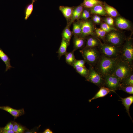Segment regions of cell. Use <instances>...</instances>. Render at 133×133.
Returning a JSON list of instances; mask_svg holds the SVG:
<instances>
[{"mask_svg":"<svg viewBox=\"0 0 133 133\" xmlns=\"http://www.w3.org/2000/svg\"><path fill=\"white\" fill-rule=\"evenodd\" d=\"M133 67L121 60L117 65L113 74L121 81L126 77L133 74Z\"/></svg>","mask_w":133,"mask_h":133,"instance_id":"8992f818","label":"cell"},{"mask_svg":"<svg viewBox=\"0 0 133 133\" xmlns=\"http://www.w3.org/2000/svg\"><path fill=\"white\" fill-rule=\"evenodd\" d=\"M88 69V74L85 78L86 80L94 84L100 88L104 86V78L95 70L94 67L90 66Z\"/></svg>","mask_w":133,"mask_h":133,"instance_id":"52a82bcc","label":"cell"},{"mask_svg":"<svg viewBox=\"0 0 133 133\" xmlns=\"http://www.w3.org/2000/svg\"><path fill=\"white\" fill-rule=\"evenodd\" d=\"M33 3H32L28 4L25 8V20H27L31 14L33 10Z\"/></svg>","mask_w":133,"mask_h":133,"instance_id":"f1b7e54d","label":"cell"},{"mask_svg":"<svg viewBox=\"0 0 133 133\" xmlns=\"http://www.w3.org/2000/svg\"><path fill=\"white\" fill-rule=\"evenodd\" d=\"M74 7L60 6L59 9L66 20L67 24H69L72 16Z\"/></svg>","mask_w":133,"mask_h":133,"instance_id":"8fae6325","label":"cell"},{"mask_svg":"<svg viewBox=\"0 0 133 133\" xmlns=\"http://www.w3.org/2000/svg\"><path fill=\"white\" fill-rule=\"evenodd\" d=\"M0 58L5 65L6 68L5 72L7 71L8 70L12 68H14L11 65V60L9 57L0 48Z\"/></svg>","mask_w":133,"mask_h":133,"instance_id":"e0dca14e","label":"cell"},{"mask_svg":"<svg viewBox=\"0 0 133 133\" xmlns=\"http://www.w3.org/2000/svg\"><path fill=\"white\" fill-rule=\"evenodd\" d=\"M52 133L53 132L49 129L48 128L45 129L42 133Z\"/></svg>","mask_w":133,"mask_h":133,"instance_id":"f35d334b","label":"cell"},{"mask_svg":"<svg viewBox=\"0 0 133 133\" xmlns=\"http://www.w3.org/2000/svg\"><path fill=\"white\" fill-rule=\"evenodd\" d=\"M86 62V61L84 59L83 60L76 59L72 66L74 69L80 66H85V64Z\"/></svg>","mask_w":133,"mask_h":133,"instance_id":"1f68e13d","label":"cell"},{"mask_svg":"<svg viewBox=\"0 0 133 133\" xmlns=\"http://www.w3.org/2000/svg\"><path fill=\"white\" fill-rule=\"evenodd\" d=\"M104 9L109 16L113 17H115L119 15L117 10L113 7L108 4L105 2H103Z\"/></svg>","mask_w":133,"mask_h":133,"instance_id":"ffe728a7","label":"cell"},{"mask_svg":"<svg viewBox=\"0 0 133 133\" xmlns=\"http://www.w3.org/2000/svg\"><path fill=\"white\" fill-rule=\"evenodd\" d=\"M120 60V57L109 58L101 55L94 67L95 70L104 78L107 75L113 74Z\"/></svg>","mask_w":133,"mask_h":133,"instance_id":"6da1fadb","label":"cell"},{"mask_svg":"<svg viewBox=\"0 0 133 133\" xmlns=\"http://www.w3.org/2000/svg\"><path fill=\"white\" fill-rule=\"evenodd\" d=\"M70 26L69 25L67 24L66 26L63 30L62 33V38L65 39L69 44L73 35L72 32L70 29Z\"/></svg>","mask_w":133,"mask_h":133,"instance_id":"44dd1931","label":"cell"},{"mask_svg":"<svg viewBox=\"0 0 133 133\" xmlns=\"http://www.w3.org/2000/svg\"><path fill=\"white\" fill-rule=\"evenodd\" d=\"M37 0H32V2L34 3L35 1Z\"/></svg>","mask_w":133,"mask_h":133,"instance_id":"60d3db41","label":"cell"},{"mask_svg":"<svg viewBox=\"0 0 133 133\" xmlns=\"http://www.w3.org/2000/svg\"><path fill=\"white\" fill-rule=\"evenodd\" d=\"M126 37L124 32L117 29L107 33L104 43L121 47Z\"/></svg>","mask_w":133,"mask_h":133,"instance_id":"277c9868","label":"cell"},{"mask_svg":"<svg viewBox=\"0 0 133 133\" xmlns=\"http://www.w3.org/2000/svg\"><path fill=\"white\" fill-rule=\"evenodd\" d=\"M3 131V128H0V133H2Z\"/></svg>","mask_w":133,"mask_h":133,"instance_id":"ab89813d","label":"cell"},{"mask_svg":"<svg viewBox=\"0 0 133 133\" xmlns=\"http://www.w3.org/2000/svg\"><path fill=\"white\" fill-rule=\"evenodd\" d=\"M95 33L96 36L99 39L104 41L107 33L100 28H96L95 29Z\"/></svg>","mask_w":133,"mask_h":133,"instance_id":"4316f807","label":"cell"},{"mask_svg":"<svg viewBox=\"0 0 133 133\" xmlns=\"http://www.w3.org/2000/svg\"><path fill=\"white\" fill-rule=\"evenodd\" d=\"M28 130V129L25 127L14 122L13 130L15 133H24L26 131Z\"/></svg>","mask_w":133,"mask_h":133,"instance_id":"484cf974","label":"cell"},{"mask_svg":"<svg viewBox=\"0 0 133 133\" xmlns=\"http://www.w3.org/2000/svg\"><path fill=\"white\" fill-rule=\"evenodd\" d=\"M79 51L86 62L90 66H94L96 64L101 56L97 47H84Z\"/></svg>","mask_w":133,"mask_h":133,"instance_id":"3957f363","label":"cell"},{"mask_svg":"<svg viewBox=\"0 0 133 133\" xmlns=\"http://www.w3.org/2000/svg\"><path fill=\"white\" fill-rule=\"evenodd\" d=\"M15 133L13 130H3L2 133Z\"/></svg>","mask_w":133,"mask_h":133,"instance_id":"8d00e7d4","label":"cell"},{"mask_svg":"<svg viewBox=\"0 0 133 133\" xmlns=\"http://www.w3.org/2000/svg\"><path fill=\"white\" fill-rule=\"evenodd\" d=\"M103 3L97 4L90 8L91 13L102 16H108V15L104 9Z\"/></svg>","mask_w":133,"mask_h":133,"instance_id":"9a60e30c","label":"cell"},{"mask_svg":"<svg viewBox=\"0 0 133 133\" xmlns=\"http://www.w3.org/2000/svg\"><path fill=\"white\" fill-rule=\"evenodd\" d=\"M79 21L82 29L81 34L80 37L86 38L89 36H96L94 23L92 19L81 20Z\"/></svg>","mask_w":133,"mask_h":133,"instance_id":"ba28073f","label":"cell"},{"mask_svg":"<svg viewBox=\"0 0 133 133\" xmlns=\"http://www.w3.org/2000/svg\"><path fill=\"white\" fill-rule=\"evenodd\" d=\"M120 101L122 102V104L125 107L128 115L133 122L129 110L130 107L133 102V96H130L124 98L120 97Z\"/></svg>","mask_w":133,"mask_h":133,"instance_id":"2e32d148","label":"cell"},{"mask_svg":"<svg viewBox=\"0 0 133 133\" xmlns=\"http://www.w3.org/2000/svg\"><path fill=\"white\" fill-rule=\"evenodd\" d=\"M90 14L89 9L83 7L79 19L83 20L88 19L90 17Z\"/></svg>","mask_w":133,"mask_h":133,"instance_id":"f546056e","label":"cell"},{"mask_svg":"<svg viewBox=\"0 0 133 133\" xmlns=\"http://www.w3.org/2000/svg\"><path fill=\"white\" fill-rule=\"evenodd\" d=\"M92 21L93 23L96 24H99L100 23L97 20V19L94 17L93 16L92 17Z\"/></svg>","mask_w":133,"mask_h":133,"instance_id":"74e56055","label":"cell"},{"mask_svg":"<svg viewBox=\"0 0 133 133\" xmlns=\"http://www.w3.org/2000/svg\"><path fill=\"white\" fill-rule=\"evenodd\" d=\"M0 109L9 113L14 117V119L24 114L25 113L23 108L17 110L8 106H0Z\"/></svg>","mask_w":133,"mask_h":133,"instance_id":"7c38bea8","label":"cell"},{"mask_svg":"<svg viewBox=\"0 0 133 133\" xmlns=\"http://www.w3.org/2000/svg\"><path fill=\"white\" fill-rule=\"evenodd\" d=\"M86 42L84 47H97L100 44L101 41L96 36H89L86 38Z\"/></svg>","mask_w":133,"mask_h":133,"instance_id":"4fadbf2b","label":"cell"},{"mask_svg":"<svg viewBox=\"0 0 133 133\" xmlns=\"http://www.w3.org/2000/svg\"><path fill=\"white\" fill-rule=\"evenodd\" d=\"M104 22L109 25L114 27V20L112 17L110 16H108L102 18Z\"/></svg>","mask_w":133,"mask_h":133,"instance_id":"d6a6232c","label":"cell"},{"mask_svg":"<svg viewBox=\"0 0 133 133\" xmlns=\"http://www.w3.org/2000/svg\"><path fill=\"white\" fill-rule=\"evenodd\" d=\"M75 69L80 75L85 78L87 76L89 73V69L86 68L85 66L79 67Z\"/></svg>","mask_w":133,"mask_h":133,"instance_id":"83f0119b","label":"cell"},{"mask_svg":"<svg viewBox=\"0 0 133 133\" xmlns=\"http://www.w3.org/2000/svg\"><path fill=\"white\" fill-rule=\"evenodd\" d=\"M119 90L123 91L129 94H133V85L121 87Z\"/></svg>","mask_w":133,"mask_h":133,"instance_id":"836d02e7","label":"cell"},{"mask_svg":"<svg viewBox=\"0 0 133 133\" xmlns=\"http://www.w3.org/2000/svg\"><path fill=\"white\" fill-rule=\"evenodd\" d=\"M100 89L92 98L89 100V102L94 99L98 98L103 97L110 93L112 91L105 87L103 86L100 88Z\"/></svg>","mask_w":133,"mask_h":133,"instance_id":"ac0fdd59","label":"cell"},{"mask_svg":"<svg viewBox=\"0 0 133 133\" xmlns=\"http://www.w3.org/2000/svg\"><path fill=\"white\" fill-rule=\"evenodd\" d=\"M132 85H133V74L122 79L120 84V87Z\"/></svg>","mask_w":133,"mask_h":133,"instance_id":"d4e9b609","label":"cell"},{"mask_svg":"<svg viewBox=\"0 0 133 133\" xmlns=\"http://www.w3.org/2000/svg\"><path fill=\"white\" fill-rule=\"evenodd\" d=\"M103 3L102 1L99 0H84L81 4L83 7L90 9L97 4Z\"/></svg>","mask_w":133,"mask_h":133,"instance_id":"7402d4cb","label":"cell"},{"mask_svg":"<svg viewBox=\"0 0 133 133\" xmlns=\"http://www.w3.org/2000/svg\"><path fill=\"white\" fill-rule=\"evenodd\" d=\"M74 51L73 50L70 52H67L64 55L66 62L68 64L72 66L76 59L74 54Z\"/></svg>","mask_w":133,"mask_h":133,"instance_id":"cb8c5ba5","label":"cell"},{"mask_svg":"<svg viewBox=\"0 0 133 133\" xmlns=\"http://www.w3.org/2000/svg\"><path fill=\"white\" fill-rule=\"evenodd\" d=\"M73 22V35L74 36L80 37L81 35L82 29L81 25L79 20Z\"/></svg>","mask_w":133,"mask_h":133,"instance_id":"603a6c76","label":"cell"},{"mask_svg":"<svg viewBox=\"0 0 133 133\" xmlns=\"http://www.w3.org/2000/svg\"><path fill=\"white\" fill-rule=\"evenodd\" d=\"M101 55L109 58L120 57L121 47L101 42L97 47Z\"/></svg>","mask_w":133,"mask_h":133,"instance_id":"5b68a950","label":"cell"},{"mask_svg":"<svg viewBox=\"0 0 133 133\" xmlns=\"http://www.w3.org/2000/svg\"><path fill=\"white\" fill-rule=\"evenodd\" d=\"M126 37L121 47L120 55L121 60L127 63L133 67V43L132 38V33Z\"/></svg>","mask_w":133,"mask_h":133,"instance_id":"7a4b0ae2","label":"cell"},{"mask_svg":"<svg viewBox=\"0 0 133 133\" xmlns=\"http://www.w3.org/2000/svg\"><path fill=\"white\" fill-rule=\"evenodd\" d=\"M73 42V50L75 51L78 49H82L85 47L86 42V38L74 36Z\"/></svg>","mask_w":133,"mask_h":133,"instance_id":"5bb4252c","label":"cell"},{"mask_svg":"<svg viewBox=\"0 0 133 133\" xmlns=\"http://www.w3.org/2000/svg\"><path fill=\"white\" fill-rule=\"evenodd\" d=\"M114 25L117 29L132 30V23L119 15L115 18Z\"/></svg>","mask_w":133,"mask_h":133,"instance_id":"30bf717a","label":"cell"},{"mask_svg":"<svg viewBox=\"0 0 133 133\" xmlns=\"http://www.w3.org/2000/svg\"><path fill=\"white\" fill-rule=\"evenodd\" d=\"M14 121H11L9 122L3 128V130H13Z\"/></svg>","mask_w":133,"mask_h":133,"instance_id":"e575fe53","label":"cell"},{"mask_svg":"<svg viewBox=\"0 0 133 133\" xmlns=\"http://www.w3.org/2000/svg\"><path fill=\"white\" fill-rule=\"evenodd\" d=\"M93 16L96 18L97 19L99 23H100L101 21V17L100 16L97 15L95 14Z\"/></svg>","mask_w":133,"mask_h":133,"instance_id":"d590c367","label":"cell"},{"mask_svg":"<svg viewBox=\"0 0 133 133\" xmlns=\"http://www.w3.org/2000/svg\"><path fill=\"white\" fill-rule=\"evenodd\" d=\"M69 45L67 42L62 38L60 46L57 52L58 53V57L59 60L62 56L64 55L67 52V48Z\"/></svg>","mask_w":133,"mask_h":133,"instance_id":"d6986e66","label":"cell"},{"mask_svg":"<svg viewBox=\"0 0 133 133\" xmlns=\"http://www.w3.org/2000/svg\"><path fill=\"white\" fill-rule=\"evenodd\" d=\"M104 86L108 88L112 92H115V91L119 90L121 81L113 74L107 75L104 77Z\"/></svg>","mask_w":133,"mask_h":133,"instance_id":"9c48e42d","label":"cell"},{"mask_svg":"<svg viewBox=\"0 0 133 133\" xmlns=\"http://www.w3.org/2000/svg\"><path fill=\"white\" fill-rule=\"evenodd\" d=\"M100 28L107 33L117 29L115 27L110 26L105 22H102L100 25Z\"/></svg>","mask_w":133,"mask_h":133,"instance_id":"4dcf8cb0","label":"cell"}]
</instances>
